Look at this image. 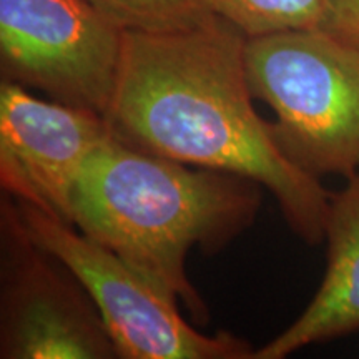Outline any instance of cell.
<instances>
[{
    "instance_id": "cell-8",
    "label": "cell",
    "mask_w": 359,
    "mask_h": 359,
    "mask_svg": "<svg viewBox=\"0 0 359 359\" xmlns=\"http://www.w3.org/2000/svg\"><path fill=\"white\" fill-rule=\"evenodd\" d=\"M325 240L327 266L320 290L298 320L255 349L253 359H283L359 331V173L331 195Z\"/></svg>"
},
{
    "instance_id": "cell-4",
    "label": "cell",
    "mask_w": 359,
    "mask_h": 359,
    "mask_svg": "<svg viewBox=\"0 0 359 359\" xmlns=\"http://www.w3.org/2000/svg\"><path fill=\"white\" fill-rule=\"evenodd\" d=\"M27 231L79 278L97 304L120 359H253L243 338L205 334L180 314L178 302L118 255L74 224L19 203Z\"/></svg>"
},
{
    "instance_id": "cell-7",
    "label": "cell",
    "mask_w": 359,
    "mask_h": 359,
    "mask_svg": "<svg viewBox=\"0 0 359 359\" xmlns=\"http://www.w3.org/2000/svg\"><path fill=\"white\" fill-rule=\"evenodd\" d=\"M110 137L105 115L0 83V185L19 203L72 224L80 173Z\"/></svg>"
},
{
    "instance_id": "cell-11",
    "label": "cell",
    "mask_w": 359,
    "mask_h": 359,
    "mask_svg": "<svg viewBox=\"0 0 359 359\" xmlns=\"http://www.w3.org/2000/svg\"><path fill=\"white\" fill-rule=\"evenodd\" d=\"M320 29L359 50V0H327Z\"/></svg>"
},
{
    "instance_id": "cell-10",
    "label": "cell",
    "mask_w": 359,
    "mask_h": 359,
    "mask_svg": "<svg viewBox=\"0 0 359 359\" xmlns=\"http://www.w3.org/2000/svg\"><path fill=\"white\" fill-rule=\"evenodd\" d=\"M215 12L246 37L294 29H316L327 0H212Z\"/></svg>"
},
{
    "instance_id": "cell-5",
    "label": "cell",
    "mask_w": 359,
    "mask_h": 359,
    "mask_svg": "<svg viewBox=\"0 0 359 359\" xmlns=\"http://www.w3.org/2000/svg\"><path fill=\"white\" fill-rule=\"evenodd\" d=\"M0 358L118 359L97 304L29 235L17 201H0Z\"/></svg>"
},
{
    "instance_id": "cell-6",
    "label": "cell",
    "mask_w": 359,
    "mask_h": 359,
    "mask_svg": "<svg viewBox=\"0 0 359 359\" xmlns=\"http://www.w3.org/2000/svg\"><path fill=\"white\" fill-rule=\"evenodd\" d=\"M125 32L87 0H0L2 80L107 115Z\"/></svg>"
},
{
    "instance_id": "cell-9",
    "label": "cell",
    "mask_w": 359,
    "mask_h": 359,
    "mask_svg": "<svg viewBox=\"0 0 359 359\" xmlns=\"http://www.w3.org/2000/svg\"><path fill=\"white\" fill-rule=\"evenodd\" d=\"M107 19L132 32H175L215 20L212 0H87Z\"/></svg>"
},
{
    "instance_id": "cell-2",
    "label": "cell",
    "mask_w": 359,
    "mask_h": 359,
    "mask_svg": "<svg viewBox=\"0 0 359 359\" xmlns=\"http://www.w3.org/2000/svg\"><path fill=\"white\" fill-rule=\"evenodd\" d=\"M258 183L151 155L110 137L90 155L72 224L182 302L196 323L210 313L187 276L193 248L217 253L258 217Z\"/></svg>"
},
{
    "instance_id": "cell-3",
    "label": "cell",
    "mask_w": 359,
    "mask_h": 359,
    "mask_svg": "<svg viewBox=\"0 0 359 359\" xmlns=\"http://www.w3.org/2000/svg\"><path fill=\"white\" fill-rule=\"evenodd\" d=\"M246 77L281 154L320 180L359 173V50L326 30L294 29L248 37Z\"/></svg>"
},
{
    "instance_id": "cell-1",
    "label": "cell",
    "mask_w": 359,
    "mask_h": 359,
    "mask_svg": "<svg viewBox=\"0 0 359 359\" xmlns=\"http://www.w3.org/2000/svg\"><path fill=\"white\" fill-rule=\"evenodd\" d=\"M246 35L217 19L175 32H125L110 109L120 142L191 167L251 180L308 245L326 238L331 195L286 158L253 105Z\"/></svg>"
}]
</instances>
